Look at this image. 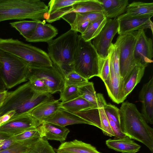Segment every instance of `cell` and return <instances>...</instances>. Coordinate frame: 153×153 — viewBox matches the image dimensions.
I'll use <instances>...</instances> for the list:
<instances>
[{
	"label": "cell",
	"instance_id": "cell-40",
	"mask_svg": "<svg viewBox=\"0 0 153 153\" xmlns=\"http://www.w3.org/2000/svg\"><path fill=\"white\" fill-rule=\"evenodd\" d=\"M104 109L107 117L113 121L120 128V109L114 105L107 103L104 105Z\"/></svg>",
	"mask_w": 153,
	"mask_h": 153
},
{
	"label": "cell",
	"instance_id": "cell-1",
	"mask_svg": "<svg viewBox=\"0 0 153 153\" xmlns=\"http://www.w3.org/2000/svg\"><path fill=\"white\" fill-rule=\"evenodd\" d=\"M120 128L126 136L139 141L153 153V129L147 124L136 105L123 102L120 109Z\"/></svg>",
	"mask_w": 153,
	"mask_h": 153
},
{
	"label": "cell",
	"instance_id": "cell-16",
	"mask_svg": "<svg viewBox=\"0 0 153 153\" xmlns=\"http://www.w3.org/2000/svg\"><path fill=\"white\" fill-rule=\"evenodd\" d=\"M104 17L103 12L71 13L63 16L61 18L69 24L70 29L78 32L82 25L90 24Z\"/></svg>",
	"mask_w": 153,
	"mask_h": 153
},
{
	"label": "cell",
	"instance_id": "cell-18",
	"mask_svg": "<svg viewBox=\"0 0 153 153\" xmlns=\"http://www.w3.org/2000/svg\"><path fill=\"white\" fill-rule=\"evenodd\" d=\"M59 100L53 97L38 105L27 114L42 124L43 121L60 108Z\"/></svg>",
	"mask_w": 153,
	"mask_h": 153
},
{
	"label": "cell",
	"instance_id": "cell-12",
	"mask_svg": "<svg viewBox=\"0 0 153 153\" xmlns=\"http://www.w3.org/2000/svg\"><path fill=\"white\" fill-rule=\"evenodd\" d=\"M153 45L152 39L147 36L144 29L137 31L134 50V58L136 65L147 67L153 62Z\"/></svg>",
	"mask_w": 153,
	"mask_h": 153
},
{
	"label": "cell",
	"instance_id": "cell-36",
	"mask_svg": "<svg viewBox=\"0 0 153 153\" xmlns=\"http://www.w3.org/2000/svg\"><path fill=\"white\" fill-rule=\"evenodd\" d=\"M79 97L78 87L73 85L65 86L60 92L59 100L65 102L74 99Z\"/></svg>",
	"mask_w": 153,
	"mask_h": 153
},
{
	"label": "cell",
	"instance_id": "cell-29",
	"mask_svg": "<svg viewBox=\"0 0 153 153\" xmlns=\"http://www.w3.org/2000/svg\"><path fill=\"white\" fill-rule=\"evenodd\" d=\"M96 106L83 98L79 97L71 101L65 102H61L60 108L72 113Z\"/></svg>",
	"mask_w": 153,
	"mask_h": 153
},
{
	"label": "cell",
	"instance_id": "cell-43",
	"mask_svg": "<svg viewBox=\"0 0 153 153\" xmlns=\"http://www.w3.org/2000/svg\"><path fill=\"white\" fill-rule=\"evenodd\" d=\"M16 142L13 140L11 137L7 139L3 140L2 144L0 146V151L7 149Z\"/></svg>",
	"mask_w": 153,
	"mask_h": 153
},
{
	"label": "cell",
	"instance_id": "cell-39",
	"mask_svg": "<svg viewBox=\"0 0 153 153\" xmlns=\"http://www.w3.org/2000/svg\"><path fill=\"white\" fill-rule=\"evenodd\" d=\"M11 137L14 141L17 142L42 137L38 127L28 129Z\"/></svg>",
	"mask_w": 153,
	"mask_h": 153
},
{
	"label": "cell",
	"instance_id": "cell-47",
	"mask_svg": "<svg viewBox=\"0 0 153 153\" xmlns=\"http://www.w3.org/2000/svg\"><path fill=\"white\" fill-rule=\"evenodd\" d=\"M3 140H0V146L1 145L2 143V142Z\"/></svg>",
	"mask_w": 153,
	"mask_h": 153
},
{
	"label": "cell",
	"instance_id": "cell-13",
	"mask_svg": "<svg viewBox=\"0 0 153 153\" xmlns=\"http://www.w3.org/2000/svg\"><path fill=\"white\" fill-rule=\"evenodd\" d=\"M104 12L99 0H80L71 7L57 11L49 15L46 21L51 23L59 20L64 15L71 13Z\"/></svg>",
	"mask_w": 153,
	"mask_h": 153
},
{
	"label": "cell",
	"instance_id": "cell-31",
	"mask_svg": "<svg viewBox=\"0 0 153 153\" xmlns=\"http://www.w3.org/2000/svg\"><path fill=\"white\" fill-rule=\"evenodd\" d=\"M38 22L34 20H22L10 22V24L26 40L34 31Z\"/></svg>",
	"mask_w": 153,
	"mask_h": 153
},
{
	"label": "cell",
	"instance_id": "cell-35",
	"mask_svg": "<svg viewBox=\"0 0 153 153\" xmlns=\"http://www.w3.org/2000/svg\"><path fill=\"white\" fill-rule=\"evenodd\" d=\"M65 86L73 85L79 87L88 82L84 78L74 71L68 72L65 76Z\"/></svg>",
	"mask_w": 153,
	"mask_h": 153
},
{
	"label": "cell",
	"instance_id": "cell-25",
	"mask_svg": "<svg viewBox=\"0 0 153 153\" xmlns=\"http://www.w3.org/2000/svg\"><path fill=\"white\" fill-rule=\"evenodd\" d=\"M153 3L133 1L128 4L126 12L121 17L153 16Z\"/></svg>",
	"mask_w": 153,
	"mask_h": 153
},
{
	"label": "cell",
	"instance_id": "cell-9",
	"mask_svg": "<svg viewBox=\"0 0 153 153\" xmlns=\"http://www.w3.org/2000/svg\"><path fill=\"white\" fill-rule=\"evenodd\" d=\"M41 124L27 114L12 118L0 126V140H5L28 129L37 127Z\"/></svg>",
	"mask_w": 153,
	"mask_h": 153
},
{
	"label": "cell",
	"instance_id": "cell-3",
	"mask_svg": "<svg viewBox=\"0 0 153 153\" xmlns=\"http://www.w3.org/2000/svg\"><path fill=\"white\" fill-rule=\"evenodd\" d=\"M48 11V6L40 0H0V22L27 19L43 21Z\"/></svg>",
	"mask_w": 153,
	"mask_h": 153
},
{
	"label": "cell",
	"instance_id": "cell-10",
	"mask_svg": "<svg viewBox=\"0 0 153 153\" xmlns=\"http://www.w3.org/2000/svg\"><path fill=\"white\" fill-rule=\"evenodd\" d=\"M30 68L28 76H33L43 81L50 89L51 94L59 91L60 92L65 87V77L54 65Z\"/></svg>",
	"mask_w": 153,
	"mask_h": 153
},
{
	"label": "cell",
	"instance_id": "cell-46",
	"mask_svg": "<svg viewBox=\"0 0 153 153\" xmlns=\"http://www.w3.org/2000/svg\"><path fill=\"white\" fill-rule=\"evenodd\" d=\"M7 90L0 93V107L1 105L5 98L7 92Z\"/></svg>",
	"mask_w": 153,
	"mask_h": 153
},
{
	"label": "cell",
	"instance_id": "cell-14",
	"mask_svg": "<svg viewBox=\"0 0 153 153\" xmlns=\"http://www.w3.org/2000/svg\"><path fill=\"white\" fill-rule=\"evenodd\" d=\"M152 16L117 18L118 22V33L121 35L141 29L149 28L153 33Z\"/></svg>",
	"mask_w": 153,
	"mask_h": 153
},
{
	"label": "cell",
	"instance_id": "cell-27",
	"mask_svg": "<svg viewBox=\"0 0 153 153\" xmlns=\"http://www.w3.org/2000/svg\"><path fill=\"white\" fill-rule=\"evenodd\" d=\"M106 103L105 99L97 106L73 114L86 120L88 123L89 125L95 126L101 129V110L102 107Z\"/></svg>",
	"mask_w": 153,
	"mask_h": 153
},
{
	"label": "cell",
	"instance_id": "cell-24",
	"mask_svg": "<svg viewBox=\"0 0 153 153\" xmlns=\"http://www.w3.org/2000/svg\"><path fill=\"white\" fill-rule=\"evenodd\" d=\"M146 67L136 65L125 81L123 88L122 101L123 102L127 96L139 83L144 74Z\"/></svg>",
	"mask_w": 153,
	"mask_h": 153
},
{
	"label": "cell",
	"instance_id": "cell-26",
	"mask_svg": "<svg viewBox=\"0 0 153 153\" xmlns=\"http://www.w3.org/2000/svg\"><path fill=\"white\" fill-rule=\"evenodd\" d=\"M110 66L108 82L105 84L107 93L111 99L118 104L122 103V78L118 77L112 67Z\"/></svg>",
	"mask_w": 153,
	"mask_h": 153
},
{
	"label": "cell",
	"instance_id": "cell-38",
	"mask_svg": "<svg viewBox=\"0 0 153 153\" xmlns=\"http://www.w3.org/2000/svg\"><path fill=\"white\" fill-rule=\"evenodd\" d=\"M99 75L105 85L108 83L109 79L110 66L108 56L106 58L99 57Z\"/></svg>",
	"mask_w": 153,
	"mask_h": 153
},
{
	"label": "cell",
	"instance_id": "cell-42",
	"mask_svg": "<svg viewBox=\"0 0 153 153\" xmlns=\"http://www.w3.org/2000/svg\"><path fill=\"white\" fill-rule=\"evenodd\" d=\"M111 127L115 134L116 137H123L126 136L123 133L121 129L119 128L116 123L110 118L107 117Z\"/></svg>",
	"mask_w": 153,
	"mask_h": 153
},
{
	"label": "cell",
	"instance_id": "cell-33",
	"mask_svg": "<svg viewBox=\"0 0 153 153\" xmlns=\"http://www.w3.org/2000/svg\"><path fill=\"white\" fill-rule=\"evenodd\" d=\"M27 153H56L45 137H41L33 145Z\"/></svg>",
	"mask_w": 153,
	"mask_h": 153
},
{
	"label": "cell",
	"instance_id": "cell-19",
	"mask_svg": "<svg viewBox=\"0 0 153 153\" xmlns=\"http://www.w3.org/2000/svg\"><path fill=\"white\" fill-rule=\"evenodd\" d=\"M45 20L38 22L31 35L26 40L29 42H45L53 39L58 33L57 29L50 24H46Z\"/></svg>",
	"mask_w": 153,
	"mask_h": 153
},
{
	"label": "cell",
	"instance_id": "cell-11",
	"mask_svg": "<svg viewBox=\"0 0 153 153\" xmlns=\"http://www.w3.org/2000/svg\"><path fill=\"white\" fill-rule=\"evenodd\" d=\"M118 27L117 18L107 19L100 33L93 39L92 44L100 58H105L108 56L109 49L118 32Z\"/></svg>",
	"mask_w": 153,
	"mask_h": 153
},
{
	"label": "cell",
	"instance_id": "cell-5",
	"mask_svg": "<svg viewBox=\"0 0 153 153\" xmlns=\"http://www.w3.org/2000/svg\"><path fill=\"white\" fill-rule=\"evenodd\" d=\"M0 49L21 59L26 62L30 67L53 66V63L46 52L18 39L0 38Z\"/></svg>",
	"mask_w": 153,
	"mask_h": 153
},
{
	"label": "cell",
	"instance_id": "cell-15",
	"mask_svg": "<svg viewBox=\"0 0 153 153\" xmlns=\"http://www.w3.org/2000/svg\"><path fill=\"white\" fill-rule=\"evenodd\" d=\"M142 103L141 114L146 122L153 124V77L143 86L139 95Z\"/></svg>",
	"mask_w": 153,
	"mask_h": 153
},
{
	"label": "cell",
	"instance_id": "cell-23",
	"mask_svg": "<svg viewBox=\"0 0 153 153\" xmlns=\"http://www.w3.org/2000/svg\"><path fill=\"white\" fill-rule=\"evenodd\" d=\"M107 19L117 18L125 13L128 4V0H99Z\"/></svg>",
	"mask_w": 153,
	"mask_h": 153
},
{
	"label": "cell",
	"instance_id": "cell-45",
	"mask_svg": "<svg viewBox=\"0 0 153 153\" xmlns=\"http://www.w3.org/2000/svg\"><path fill=\"white\" fill-rule=\"evenodd\" d=\"M1 64L0 62V93L7 91V88L1 76Z\"/></svg>",
	"mask_w": 153,
	"mask_h": 153
},
{
	"label": "cell",
	"instance_id": "cell-22",
	"mask_svg": "<svg viewBox=\"0 0 153 153\" xmlns=\"http://www.w3.org/2000/svg\"><path fill=\"white\" fill-rule=\"evenodd\" d=\"M54 149L56 153H102L91 144L77 140L64 142Z\"/></svg>",
	"mask_w": 153,
	"mask_h": 153
},
{
	"label": "cell",
	"instance_id": "cell-44",
	"mask_svg": "<svg viewBox=\"0 0 153 153\" xmlns=\"http://www.w3.org/2000/svg\"><path fill=\"white\" fill-rule=\"evenodd\" d=\"M15 114V111H11L0 116V126L13 117Z\"/></svg>",
	"mask_w": 153,
	"mask_h": 153
},
{
	"label": "cell",
	"instance_id": "cell-21",
	"mask_svg": "<svg viewBox=\"0 0 153 153\" xmlns=\"http://www.w3.org/2000/svg\"><path fill=\"white\" fill-rule=\"evenodd\" d=\"M105 144L108 148L122 153H136L141 147L126 136L109 139L105 141Z\"/></svg>",
	"mask_w": 153,
	"mask_h": 153
},
{
	"label": "cell",
	"instance_id": "cell-30",
	"mask_svg": "<svg viewBox=\"0 0 153 153\" xmlns=\"http://www.w3.org/2000/svg\"><path fill=\"white\" fill-rule=\"evenodd\" d=\"M107 19L104 17L91 23L81 36L85 41H91L100 33L106 23Z\"/></svg>",
	"mask_w": 153,
	"mask_h": 153
},
{
	"label": "cell",
	"instance_id": "cell-17",
	"mask_svg": "<svg viewBox=\"0 0 153 153\" xmlns=\"http://www.w3.org/2000/svg\"><path fill=\"white\" fill-rule=\"evenodd\" d=\"M43 122L51 123L63 127L76 124L89 125L87 121L81 117L62 108L59 109L52 114L44 119L42 123Z\"/></svg>",
	"mask_w": 153,
	"mask_h": 153
},
{
	"label": "cell",
	"instance_id": "cell-8",
	"mask_svg": "<svg viewBox=\"0 0 153 153\" xmlns=\"http://www.w3.org/2000/svg\"><path fill=\"white\" fill-rule=\"evenodd\" d=\"M137 31L119 35L116 42L119 48V61L122 77V92L124 82L136 65L134 58V50Z\"/></svg>",
	"mask_w": 153,
	"mask_h": 153
},
{
	"label": "cell",
	"instance_id": "cell-6",
	"mask_svg": "<svg viewBox=\"0 0 153 153\" xmlns=\"http://www.w3.org/2000/svg\"><path fill=\"white\" fill-rule=\"evenodd\" d=\"M99 57L91 41H85L79 35L72 70L88 80L94 76H99Z\"/></svg>",
	"mask_w": 153,
	"mask_h": 153
},
{
	"label": "cell",
	"instance_id": "cell-7",
	"mask_svg": "<svg viewBox=\"0 0 153 153\" xmlns=\"http://www.w3.org/2000/svg\"><path fill=\"white\" fill-rule=\"evenodd\" d=\"M0 62L1 76L7 89L28 80L30 68L24 61L0 49Z\"/></svg>",
	"mask_w": 153,
	"mask_h": 153
},
{
	"label": "cell",
	"instance_id": "cell-28",
	"mask_svg": "<svg viewBox=\"0 0 153 153\" xmlns=\"http://www.w3.org/2000/svg\"><path fill=\"white\" fill-rule=\"evenodd\" d=\"M78 91L79 97L96 106L105 99L102 94L96 93L92 82L88 81L84 85L79 87Z\"/></svg>",
	"mask_w": 153,
	"mask_h": 153
},
{
	"label": "cell",
	"instance_id": "cell-41",
	"mask_svg": "<svg viewBox=\"0 0 153 153\" xmlns=\"http://www.w3.org/2000/svg\"><path fill=\"white\" fill-rule=\"evenodd\" d=\"M104 106L102 108L101 112V130L103 134L106 136L110 137H115V134L111 127L108 118L105 112Z\"/></svg>",
	"mask_w": 153,
	"mask_h": 153
},
{
	"label": "cell",
	"instance_id": "cell-4",
	"mask_svg": "<svg viewBox=\"0 0 153 153\" xmlns=\"http://www.w3.org/2000/svg\"><path fill=\"white\" fill-rule=\"evenodd\" d=\"M79 35L70 29L47 42L48 54L55 66L64 76L73 71L72 65Z\"/></svg>",
	"mask_w": 153,
	"mask_h": 153
},
{
	"label": "cell",
	"instance_id": "cell-2",
	"mask_svg": "<svg viewBox=\"0 0 153 153\" xmlns=\"http://www.w3.org/2000/svg\"><path fill=\"white\" fill-rule=\"evenodd\" d=\"M52 97L51 94L35 92L28 81L14 90L7 91L4 101L0 107V116L11 111L15 112L13 117L27 114L38 105Z\"/></svg>",
	"mask_w": 153,
	"mask_h": 153
},
{
	"label": "cell",
	"instance_id": "cell-32",
	"mask_svg": "<svg viewBox=\"0 0 153 153\" xmlns=\"http://www.w3.org/2000/svg\"><path fill=\"white\" fill-rule=\"evenodd\" d=\"M41 137L16 142L7 149L0 151V153H27L32 146Z\"/></svg>",
	"mask_w": 153,
	"mask_h": 153
},
{
	"label": "cell",
	"instance_id": "cell-34",
	"mask_svg": "<svg viewBox=\"0 0 153 153\" xmlns=\"http://www.w3.org/2000/svg\"><path fill=\"white\" fill-rule=\"evenodd\" d=\"M80 0H51L50 1L48 5V11L47 17L50 15L57 11L71 6L75 3L79 1Z\"/></svg>",
	"mask_w": 153,
	"mask_h": 153
},
{
	"label": "cell",
	"instance_id": "cell-20",
	"mask_svg": "<svg viewBox=\"0 0 153 153\" xmlns=\"http://www.w3.org/2000/svg\"><path fill=\"white\" fill-rule=\"evenodd\" d=\"M42 137L48 140L59 141L61 143L65 142L70 130L65 127L53 123L43 122L38 126Z\"/></svg>",
	"mask_w": 153,
	"mask_h": 153
},
{
	"label": "cell",
	"instance_id": "cell-37",
	"mask_svg": "<svg viewBox=\"0 0 153 153\" xmlns=\"http://www.w3.org/2000/svg\"><path fill=\"white\" fill-rule=\"evenodd\" d=\"M27 80L30 82L32 88L35 92L42 94H51L49 88L40 79L32 76H28Z\"/></svg>",
	"mask_w": 153,
	"mask_h": 153
}]
</instances>
